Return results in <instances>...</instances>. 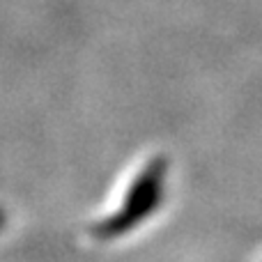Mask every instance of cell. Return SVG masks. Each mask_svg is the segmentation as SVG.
<instances>
[{
	"label": "cell",
	"instance_id": "cell-1",
	"mask_svg": "<svg viewBox=\"0 0 262 262\" xmlns=\"http://www.w3.org/2000/svg\"><path fill=\"white\" fill-rule=\"evenodd\" d=\"M166 159H152L145 166V170L136 177V182L131 184L127 200L122 203V207L113 214L111 219L97 223L95 235L101 239H111V237H120L124 232H129L134 226H138L143 219H147L149 214L157 209L159 200L163 198V180H166Z\"/></svg>",
	"mask_w": 262,
	"mask_h": 262
},
{
	"label": "cell",
	"instance_id": "cell-2",
	"mask_svg": "<svg viewBox=\"0 0 262 262\" xmlns=\"http://www.w3.org/2000/svg\"><path fill=\"white\" fill-rule=\"evenodd\" d=\"M3 226H5V214L0 212V228H3Z\"/></svg>",
	"mask_w": 262,
	"mask_h": 262
}]
</instances>
